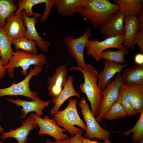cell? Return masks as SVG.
Here are the masks:
<instances>
[{"label":"cell","mask_w":143,"mask_h":143,"mask_svg":"<svg viewBox=\"0 0 143 143\" xmlns=\"http://www.w3.org/2000/svg\"><path fill=\"white\" fill-rule=\"evenodd\" d=\"M137 143H143V138L138 141Z\"/></svg>","instance_id":"obj_40"},{"label":"cell","mask_w":143,"mask_h":143,"mask_svg":"<svg viewBox=\"0 0 143 143\" xmlns=\"http://www.w3.org/2000/svg\"><path fill=\"white\" fill-rule=\"evenodd\" d=\"M121 75L124 85L143 84V65H135L123 70Z\"/></svg>","instance_id":"obj_21"},{"label":"cell","mask_w":143,"mask_h":143,"mask_svg":"<svg viewBox=\"0 0 143 143\" xmlns=\"http://www.w3.org/2000/svg\"><path fill=\"white\" fill-rule=\"evenodd\" d=\"M134 41L139 46L141 53L143 52V30L138 29L134 38Z\"/></svg>","instance_id":"obj_32"},{"label":"cell","mask_w":143,"mask_h":143,"mask_svg":"<svg viewBox=\"0 0 143 143\" xmlns=\"http://www.w3.org/2000/svg\"><path fill=\"white\" fill-rule=\"evenodd\" d=\"M119 7V11L125 16H138L143 11V0H114Z\"/></svg>","instance_id":"obj_22"},{"label":"cell","mask_w":143,"mask_h":143,"mask_svg":"<svg viewBox=\"0 0 143 143\" xmlns=\"http://www.w3.org/2000/svg\"><path fill=\"white\" fill-rule=\"evenodd\" d=\"M21 12L24 23L26 28L25 37L29 40L34 41L36 45L39 47L44 52H48L51 43L49 42L43 41L42 37L37 32L35 25L37 23L38 18L35 16L32 17H28L24 10Z\"/></svg>","instance_id":"obj_11"},{"label":"cell","mask_w":143,"mask_h":143,"mask_svg":"<svg viewBox=\"0 0 143 143\" xmlns=\"http://www.w3.org/2000/svg\"><path fill=\"white\" fill-rule=\"evenodd\" d=\"M12 43L14 46L13 50H21L23 51L33 54L38 53L36 45L34 41L26 37L12 39Z\"/></svg>","instance_id":"obj_27"},{"label":"cell","mask_w":143,"mask_h":143,"mask_svg":"<svg viewBox=\"0 0 143 143\" xmlns=\"http://www.w3.org/2000/svg\"><path fill=\"white\" fill-rule=\"evenodd\" d=\"M47 62L45 56L42 53L33 54L20 50L13 52L8 63L4 66L8 76L11 78L14 77L15 68L21 67L20 73L23 75L28 74V70L31 65L35 67H42Z\"/></svg>","instance_id":"obj_3"},{"label":"cell","mask_w":143,"mask_h":143,"mask_svg":"<svg viewBox=\"0 0 143 143\" xmlns=\"http://www.w3.org/2000/svg\"><path fill=\"white\" fill-rule=\"evenodd\" d=\"M70 138L68 137L66 139L58 141H52L49 139H47L45 143H69Z\"/></svg>","instance_id":"obj_38"},{"label":"cell","mask_w":143,"mask_h":143,"mask_svg":"<svg viewBox=\"0 0 143 143\" xmlns=\"http://www.w3.org/2000/svg\"><path fill=\"white\" fill-rule=\"evenodd\" d=\"M7 72L0 58V79L3 78Z\"/></svg>","instance_id":"obj_35"},{"label":"cell","mask_w":143,"mask_h":143,"mask_svg":"<svg viewBox=\"0 0 143 143\" xmlns=\"http://www.w3.org/2000/svg\"><path fill=\"white\" fill-rule=\"evenodd\" d=\"M134 60L137 65H143V53H139L136 54L134 57Z\"/></svg>","instance_id":"obj_34"},{"label":"cell","mask_w":143,"mask_h":143,"mask_svg":"<svg viewBox=\"0 0 143 143\" xmlns=\"http://www.w3.org/2000/svg\"><path fill=\"white\" fill-rule=\"evenodd\" d=\"M87 0H57L55 5L58 14L63 17L72 16L77 13Z\"/></svg>","instance_id":"obj_20"},{"label":"cell","mask_w":143,"mask_h":143,"mask_svg":"<svg viewBox=\"0 0 143 143\" xmlns=\"http://www.w3.org/2000/svg\"><path fill=\"white\" fill-rule=\"evenodd\" d=\"M124 34L110 37L101 41L95 38L88 40L85 48L87 54L91 56L97 62L101 59V53L109 48L121 50L123 48Z\"/></svg>","instance_id":"obj_9"},{"label":"cell","mask_w":143,"mask_h":143,"mask_svg":"<svg viewBox=\"0 0 143 143\" xmlns=\"http://www.w3.org/2000/svg\"><path fill=\"white\" fill-rule=\"evenodd\" d=\"M22 125L18 128L9 132L3 133L1 136L2 140L8 137L15 139L18 143H25L29 140L27 137L30 132L33 130L37 126L34 118L30 115L27 118L22 121Z\"/></svg>","instance_id":"obj_14"},{"label":"cell","mask_w":143,"mask_h":143,"mask_svg":"<svg viewBox=\"0 0 143 143\" xmlns=\"http://www.w3.org/2000/svg\"><path fill=\"white\" fill-rule=\"evenodd\" d=\"M117 100L120 102L125 110L127 116H131L137 114L132 107L125 91L121 88L120 89Z\"/></svg>","instance_id":"obj_31"},{"label":"cell","mask_w":143,"mask_h":143,"mask_svg":"<svg viewBox=\"0 0 143 143\" xmlns=\"http://www.w3.org/2000/svg\"><path fill=\"white\" fill-rule=\"evenodd\" d=\"M0 143H2V141L0 142Z\"/></svg>","instance_id":"obj_41"},{"label":"cell","mask_w":143,"mask_h":143,"mask_svg":"<svg viewBox=\"0 0 143 143\" xmlns=\"http://www.w3.org/2000/svg\"><path fill=\"white\" fill-rule=\"evenodd\" d=\"M140 113V117L135 126L129 130L122 133L123 135L128 136L133 133L132 139L134 143H137L143 138V110Z\"/></svg>","instance_id":"obj_30"},{"label":"cell","mask_w":143,"mask_h":143,"mask_svg":"<svg viewBox=\"0 0 143 143\" xmlns=\"http://www.w3.org/2000/svg\"><path fill=\"white\" fill-rule=\"evenodd\" d=\"M78 105L81 109V114L86 123L85 138L90 140L94 138L104 141L109 140L110 132L100 125L84 97L79 100Z\"/></svg>","instance_id":"obj_5"},{"label":"cell","mask_w":143,"mask_h":143,"mask_svg":"<svg viewBox=\"0 0 143 143\" xmlns=\"http://www.w3.org/2000/svg\"><path fill=\"white\" fill-rule=\"evenodd\" d=\"M82 143H113L109 140H106L102 142H97L96 141H92L82 136Z\"/></svg>","instance_id":"obj_36"},{"label":"cell","mask_w":143,"mask_h":143,"mask_svg":"<svg viewBox=\"0 0 143 143\" xmlns=\"http://www.w3.org/2000/svg\"><path fill=\"white\" fill-rule=\"evenodd\" d=\"M83 132V131L82 130L74 135L71 136L69 143H82V135Z\"/></svg>","instance_id":"obj_33"},{"label":"cell","mask_w":143,"mask_h":143,"mask_svg":"<svg viewBox=\"0 0 143 143\" xmlns=\"http://www.w3.org/2000/svg\"><path fill=\"white\" fill-rule=\"evenodd\" d=\"M67 63L59 65L56 69L52 76L47 78L48 86H54L63 88L67 81L68 74Z\"/></svg>","instance_id":"obj_24"},{"label":"cell","mask_w":143,"mask_h":143,"mask_svg":"<svg viewBox=\"0 0 143 143\" xmlns=\"http://www.w3.org/2000/svg\"><path fill=\"white\" fill-rule=\"evenodd\" d=\"M17 6L13 0H0V28L5 26L7 19L17 10Z\"/></svg>","instance_id":"obj_26"},{"label":"cell","mask_w":143,"mask_h":143,"mask_svg":"<svg viewBox=\"0 0 143 143\" xmlns=\"http://www.w3.org/2000/svg\"><path fill=\"white\" fill-rule=\"evenodd\" d=\"M70 69L71 71H79L83 74L84 81L80 84V88L86 96L92 112L95 116L97 117L102 99V91L97 84V71L90 63L86 64L84 69L75 66L71 67Z\"/></svg>","instance_id":"obj_2"},{"label":"cell","mask_w":143,"mask_h":143,"mask_svg":"<svg viewBox=\"0 0 143 143\" xmlns=\"http://www.w3.org/2000/svg\"><path fill=\"white\" fill-rule=\"evenodd\" d=\"M6 99L12 104L17 105L18 107L20 106L22 107L20 110L21 113L23 115L20 117L22 119L25 118L28 113L32 112H35L36 115L40 117L43 114V110L48 106L51 102L50 100L43 101L40 98L31 101H27L19 99L15 100L11 98Z\"/></svg>","instance_id":"obj_12"},{"label":"cell","mask_w":143,"mask_h":143,"mask_svg":"<svg viewBox=\"0 0 143 143\" xmlns=\"http://www.w3.org/2000/svg\"><path fill=\"white\" fill-rule=\"evenodd\" d=\"M104 67L103 71L98 73V85L102 91L105 88L108 82L117 73H120L128 65L127 63L120 64L116 62L105 60Z\"/></svg>","instance_id":"obj_16"},{"label":"cell","mask_w":143,"mask_h":143,"mask_svg":"<svg viewBox=\"0 0 143 143\" xmlns=\"http://www.w3.org/2000/svg\"><path fill=\"white\" fill-rule=\"evenodd\" d=\"M74 78L69 75L67 78L66 82L63 87L62 91L55 102L54 105L51 109L50 114L54 115L58 111L64 103L70 98L76 97L78 98L81 97L80 93L76 91L73 85Z\"/></svg>","instance_id":"obj_18"},{"label":"cell","mask_w":143,"mask_h":143,"mask_svg":"<svg viewBox=\"0 0 143 143\" xmlns=\"http://www.w3.org/2000/svg\"><path fill=\"white\" fill-rule=\"evenodd\" d=\"M125 15L119 11L99 28L104 39L120 34H124L123 20Z\"/></svg>","instance_id":"obj_15"},{"label":"cell","mask_w":143,"mask_h":143,"mask_svg":"<svg viewBox=\"0 0 143 143\" xmlns=\"http://www.w3.org/2000/svg\"><path fill=\"white\" fill-rule=\"evenodd\" d=\"M52 1V0H19L17 3L19 8L15 13L20 12L24 10L28 17H30L33 15L38 18L41 16V15L33 12L32 11L33 7L43 3H44L46 5H47L51 3Z\"/></svg>","instance_id":"obj_25"},{"label":"cell","mask_w":143,"mask_h":143,"mask_svg":"<svg viewBox=\"0 0 143 143\" xmlns=\"http://www.w3.org/2000/svg\"><path fill=\"white\" fill-rule=\"evenodd\" d=\"M1 114L0 113V117L1 116ZM4 128L2 127L0 125V133H3V132H4Z\"/></svg>","instance_id":"obj_39"},{"label":"cell","mask_w":143,"mask_h":143,"mask_svg":"<svg viewBox=\"0 0 143 143\" xmlns=\"http://www.w3.org/2000/svg\"><path fill=\"white\" fill-rule=\"evenodd\" d=\"M42 67L30 68V71L25 78L17 83H13L7 87L0 88V97L6 96H21L28 97L32 100L39 98L37 93L32 91L30 89L29 83L33 76L38 75L42 71Z\"/></svg>","instance_id":"obj_6"},{"label":"cell","mask_w":143,"mask_h":143,"mask_svg":"<svg viewBox=\"0 0 143 143\" xmlns=\"http://www.w3.org/2000/svg\"><path fill=\"white\" fill-rule=\"evenodd\" d=\"M123 85L121 74L118 73L114 80H110L102 91V99L96 120L99 123L104 114L117 100L120 89Z\"/></svg>","instance_id":"obj_7"},{"label":"cell","mask_w":143,"mask_h":143,"mask_svg":"<svg viewBox=\"0 0 143 143\" xmlns=\"http://www.w3.org/2000/svg\"><path fill=\"white\" fill-rule=\"evenodd\" d=\"M77 101L71 98L66 107L63 110H58L54 115L57 124L65 129L71 136H74L82 130L75 126L86 131V124L81 119L77 108Z\"/></svg>","instance_id":"obj_4"},{"label":"cell","mask_w":143,"mask_h":143,"mask_svg":"<svg viewBox=\"0 0 143 143\" xmlns=\"http://www.w3.org/2000/svg\"><path fill=\"white\" fill-rule=\"evenodd\" d=\"M21 11L13 13L6 20V23L2 28L6 34L12 39L25 37L26 28Z\"/></svg>","instance_id":"obj_13"},{"label":"cell","mask_w":143,"mask_h":143,"mask_svg":"<svg viewBox=\"0 0 143 143\" xmlns=\"http://www.w3.org/2000/svg\"><path fill=\"white\" fill-rule=\"evenodd\" d=\"M12 44V39L0 28V57L4 66L8 63L14 52Z\"/></svg>","instance_id":"obj_23"},{"label":"cell","mask_w":143,"mask_h":143,"mask_svg":"<svg viewBox=\"0 0 143 143\" xmlns=\"http://www.w3.org/2000/svg\"><path fill=\"white\" fill-rule=\"evenodd\" d=\"M92 35V32L88 27L83 34L80 37L74 38L70 35L65 36L64 41L69 53L76 60L78 67L84 69L86 67L83 52L89 38Z\"/></svg>","instance_id":"obj_8"},{"label":"cell","mask_w":143,"mask_h":143,"mask_svg":"<svg viewBox=\"0 0 143 143\" xmlns=\"http://www.w3.org/2000/svg\"><path fill=\"white\" fill-rule=\"evenodd\" d=\"M119 10L118 6L108 0H87L77 13L90 22L94 28L99 29Z\"/></svg>","instance_id":"obj_1"},{"label":"cell","mask_w":143,"mask_h":143,"mask_svg":"<svg viewBox=\"0 0 143 143\" xmlns=\"http://www.w3.org/2000/svg\"><path fill=\"white\" fill-rule=\"evenodd\" d=\"M138 29L143 30V11H142L138 15Z\"/></svg>","instance_id":"obj_37"},{"label":"cell","mask_w":143,"mask_h":143,"mask_svg":"<svg viewBox=\"0 0 143 143\" xmlns=\"http://www.w3.org/2000/svg\"><path fill=\"white\" fill-rule=\"evenodd\" d=\"M125 92L132 107L137 113L143 110V84L122 87Z\"/></svg>","instance_id":"obj_19"},{"label":"cell","mask_w":143,"mask_h":143,"mask_svg":"<svg viewBox=\"0 0 143 143\" xmlns=\"http://www.w3.org/2000/svg\"><path fill=\"white\" fill-rule=\"evenodd\" d=\"M124 19L125 24L123 47L133 49L136 44L134 38L138 29V16H125Z\"/></svg>","instance_id":"obj_17"},{"label":"cell","mask_w":143,"mask_h":143,"mask_svg":"<svg viewBox=\"0 0 143 143\" xmlns=\"http://www.w3.org/2000/svg\"><path fill=\"white\" fill-rule=\"evenodd\" d=\"M30 115L34 118L39 127L38 134L39 136L47 135L53 137L56 141L68 137V135L64 133L66 131V130L58 125L54 118L50 119L48 115H46L42 118L33 113Z\"/></svg>","instance_id":"obj_10"},{"label":"cell","mask_w":143,"mask_h":143,"mask_svg":"<svg viewBox=\"0 0 143 143\" xmlns=\"http://www.w3.org/2000/svg\"><path fill=\"white\" fill-rule=\"evenodd\" d=\"M129 49L127 48H123L122 49L116 51H113L109 49L101 53V59L120 64H125L126 61L124 57L128 53Z\"/></svg>","instance_id":"obj_28"},{"label":"cell","mask_w":143,"mask_h":143,"mask_svg":"<svg viewBox=\"0 0 143 143\" xmlns=\"http://www.w3.org/2000/svg\"><path fill=\"white\" fill-rule=\"evenodd\" d=\"M127 116L125 110L120 102L117 100L104 114L102 119L111 120L125 118Z\"/></svg>","instance_id":"obj_29"}]
</instances>
